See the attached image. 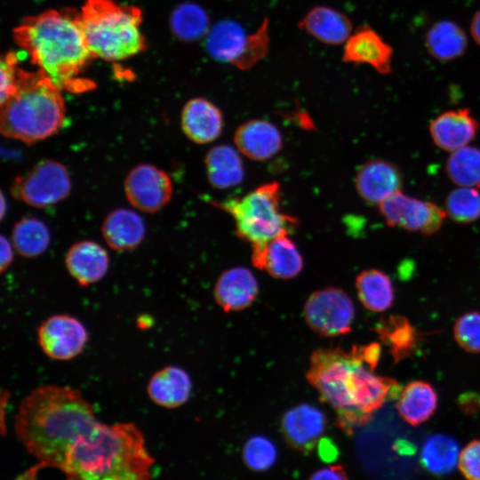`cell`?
<instances>
[{
    "mask_svg": "<svg viewBox=\"0 0 480 480\" xmlns=\"http://www.w3.org/2000/svg\"><path fill=\"white\" fill-rule=\"evenodd\" d=\"M100 421L79 389L43 385L21 401L15 416L16 435L36 464L20 480H35L39 469L60 468L74 442Z\"/></svg>",
    "mask_w": 480,
    "mask_h": 480,
    "instance_id": "obj_1",
    "label": "cell"
},
{
    "mask_svg": "<svg viewBox=\"0 0 480 480\" xmlns=\"http://www.w3.org/2000/svg\"><path fill=\"white\" fill-rule=\"evenodd\" d=\"M373 370L365 360L364 346H353L348 352L320 348L310 356L306 378L320 399L335 411L336 423L346 433L367 423L401 392L396 380L374 374Z\"/></svg>",
    "mask_w": 480,
    "mask_h": 480,
    "instance_id": "obj_2",
    "label": "cell"
},
{
    "mask_svg": "<svg viewBox=\"0 0 480 480\" xmlns=\"http://www.w3.org/2000/svg\"><path fill=\"white\" fill-rule=\"evenodd\" d=\"M13 38L38 71L60 89L92 88V82L78 76L93 58L82 29L80 12L65 8L28 17L13 30Z\"/></svg>",
    "mask_w": 480,
    "mask_h": 480,
    "instance_id": "obj_3",
    "label": "cell"
},
{
    "mask_svg": "<svg viewBox=\"0 0 480 480\" xmlns=\"http://www.w3.org/2000/svg\"><path fill=\"white\" fill-rule=\"evenodd\" d=\"M153 464L137 426L100 421L74 442L60 469L66 480H151Z\"/></svg>",
    "mask_w": 480,
    "mask_h": 480,
    "instance_id": "obj_4",
    "label": "cell"
},
{
    "mask_svg": "<svg viewBox=\"0 0 480 480\" xmlns=\"http://www.w3.org/2000/svg\"><path fill=\"white\" fill-rule=\"evenodd\" d=\"M60 90L40 71L19 68L17 89L1 104L2 134L30 144L57 133L66 119Z\"/></svg>",
    "mask_w": 480,
    "mask_h": 480,
    "instance_id": "obj_5",
    "label": "cell"
},
{
    "mask_svg": "<svg viewBox=\"0 0 480 480\" xmlns=\"http://www.w3.org/2000/svg\"><path fill=\"white\" fill-rule=\"evenodd\" d=\"M80 22L93 58L123 60L146 49L141 10L114 0H85Z\"/></svg>",
    "mask_w": 480,
    "mask_h": 480,
    "instance_id": "obj_6",
    "label": "cell"
},
{
    "mask_svg": "<svg viewBox=\"0 0 480 480\" xmlns=\"http://www.w3.org/2000/svg\"><path fill=\"white\" fill-rule=\"evenodd\" d=\"M212 204L228 212L235 220L236 236L252 244L262 245L298 226L295 218L281 210V188L272 181L241 196Z\"/></svg>",
    "mask_w": 480,
    "mask_h": 480,
    "instance_id": "obj_7",
    "label": "cell"
},
{
    "mask_svg": "<svg viewBox=\"0 0 480 480\" xmlns=\"http://www.w3.org/2000/svg\"><path fill=\"white\" fill-rule=\"evenodd\" d=\"M71 181L68 169L54 160H43L28 172L16 177L11 187L18 200L36 207L52 206L70 193Z\"/></svg>",
    "mask_w": 480,
    "mask_h": 480,
    "instance_id": "obj_8",
    "label": "cell"
},
{
    "mask_svg": "<svg viewBox=\"0 0 480 480\" xmlns=\"http://www.w3.org/2000/svg\"><path fill=\"white\" fill-rule=\"evenodd\" d=\"M303 315L313 332L320 336L336 337L351 331L355 307L343 290L325 287L310 294L304 305Z\"/></svg>",
    "mask_w": 480,
    "mask_h": 480,
    "instance_id": "obj_9",
    "label": "cell"
},
{
    "mask_svg": "<svg viewBox=\"0 0 480 480\" xmlns=\"http://www.w3.org/2000/svg\"><path fill=\"white\" fill-rule=\"evenodd\" d=\"M379 211L388 227L422 235L437 232L447 217L445 210L436 204L416 198L401 190L381 202Z\"/></svg>",
    "mask_w": 480,
    "mask_h": 480,
    "instance_id": "obj_10",
    "label": "cell"
},
{
    "mask_svg": "<svg viewBox=\"0 0 480 480\" xmlns=\"http://www.w3.org/2000/svg\"><path fill=\"white\" fill-rule=\"evenodd\" d=\"M89 340L87 329L77 318L53 315L37 329V340L43 352L52 359L67 361L80 355Z\"/></svg>",
    "mask_w": 480,
    "mask_h": 480,
    "instance_id": "obj_11",
    "label": "cell"
},
{
    "mask_svg": "<svg viewBox=\"0 0 480 480\" xmlns=\"http://www.w3.org/2000/svg\"><path fill=\"white\" fill-rule=\"evenodd\" d=\"M128 202L139 211L152 213L170 201L172 182L162 169L148 164H140L130 170L124 183Z\"/></svg>",
    "mask_w": 480,
    "mask_h": 480,
    "instance_id": "obj_12",
    "label": "cell"
},
{
    "mask_svg": "<svg viewBox=\"0 0 480 480\" xmlns=\"http://www.w3.org/2000/svg\"><path fill=\"white\" fill-rule=\"evenodd\" d=\"M326 428V417L317 407L300 404L284 412L281 429L287 444L301 452H311Z\"/></svg>",
    "mask_w": 480,
    "mask_h": 480,
    "instance_id": "obj_13",
    "label": "cell"
},
{
    "mask_svg": "<svg viewBox=\"0 0 480 480\" xmlns=\"http://www.w3.org/2000/svg\"><path fill=\"white\" fill-rule=\"evenodd\" d=\"M288 235L282 234L262 245L252 246V265L277 279L297 276L303 268V259Z\"/></svg>",
    "mask_w": 480,
    "mask_h": 480,
    "instance_id": "obj_14",
    "label": "cell"
},
{
    "mask_svg": "<svg viewBox=\"0 0 480 480\" xmlns=\"http://www.w3.org/2000/svg\"><path fill=\"white\" fill-rule=\"evenodd\" d=\"M342 60L354 65L366 64L387 75L392 72L393 49L373 28L361 26L344 44Z\"/></svg>",
    "mask_w": 480,
    "mask_h": 480,
    "instance_id": "obj_15",
    "label": "cell"
},
{
    "mask_svg": "<svg viewBox=\"0 0 480 480\" xmlns=\"http://www.w3.org/2000/svg\"><path fill=\"white\" fill-rule=\"evenodd\" d=\"M480 125L468 108L450 109L440 113L429 124V134L440 149L453 152L469 145Z\"/></svg>",
    "mask_w": 480,
    "mask_h": 480,
    "instance_id": "obj_16",
    "label": "cell"
},
{
    "mask_svg": "<svg viewBox=\"0 0 480 480\" xmlns=\"http://www.w3.org/2000/svg\"><path fill=\"white\" fill-rule=\"evenodd\" d=\"M355 185L364 201L379 205L401 190L403 174L396 164L384 159H373L360 167Z\"/></svg>",
    "mask_w": 480,
    "mask_h": 480,
    "instance_id": "obj_17",
    "label": "cell"
},
{
    "mask_svg": "<svg viewBox=\"0 0 480 480\" xmlns=\"http://www.w3.org/2000/svg\"><path fill=\"white\" fill-rule=\"evenodd\" d=\"M217 304L225 312L249 308L257 299L259 284L252 272L244 267H236L221 273L213 290Z\"/></svg>",
    "mask_w": 480,
    "mask_h": 480,
    "instance_id": "obj_18",
    "label": "cell"
},
{
    "mask_svg": "<svg viewBox=\"0 0 480 480\" xmlns=\"http://www.w3.org/2000/svg\"><path fill=\"white\" fill-rule=\"evenodd\" d=\"M184 134L193 142L206 144L215 140L223 130V116L220 108L204 98L187 101L180 115Z\"/></svg>",
    "mask_w": 480,
    "mask_h": 480,
    "instance_id": "obj_19",
    "label": "cell"
},
{
    "mask_svg": "<svg viewBox=\"0 0 480 480\" xmlns=\"http://www.w3.org/2000/svg\"><path fill=\"white\" fill-rule=\"evenodd\" d=\"M234 142L240 153L255 161H265L276 155L283 144L276 125L263 119L249 120L236 130Z\"/></svg>",
    "mask_w": 480,
    "mask_h": 480,
    "instance_id": "obj_20",
    "label": "cell"
},
{
    "mask_svg": "<svg viewBox=\"0 0 480 480\" xmlns=\"http://www.w3.org/2000/svg\"><path fill=\"white\" fill-rule=\"evenodd\" d=\"M66 268L80 286L87 287L100 281L109 267L108 252L91 240L74 244L65 257Z\"/></svg>",
    "mask_w": 480,
    "mask_h": 480,
    "instance_id": "obj_21",
    "label": "cell"
},
{
    "mask_svg": "<svg viewBox=\"0 0 480 480\" xmlns=\"http://www.w3.org/2000/svg\"><path fill=\"white\" fill-rule=\"evenodd\" d=\"M300 30L328 45L345 44L352 34V22L343 12L330 6L311 8L299 21Z\"/></svg>",
    "mask_w": 480,
    "mask_h": 480,
    "instance_id": "obj_22",
    "label": "cell"
},
{
    "mask_svg": "<svg viewBox=\"0 0 480 480\" xmlns=\"http://www.w3.org/2000/svg\"><path fill=\"white\" fill-rule=\"evenodd\" d=\"M192 382L188 372L174 365L165 366L150 378L147 392L157 405L173 409L184 404L189 398Z\"/></svg>",
    "mask_w": 480,
    "mask_h": 480,
    "instance_id": "obj_23",
    "label": "cell"
},
{
    "mask_svg": "<svg viewBox=\"0 0 480 480\" xmlns=\"http://www.w3.org/2000/svg\"><path fill=\"white\" fill-rule=\"evenodd\" d=\"M101 233L110 248L123 252L136 248L143 241L146 227L143 219L136 212L117 208L105 218Z\"/></svg>",
    "mask_w": 480,
    "mask_h": 480,
    "instance_id": "obj_24",
    "label": "cell"
},
{
    "mask_svg": "<svg viewBox=\"0 0 480 480\" xmlns=\"http://www.w3.org/2000/svg\"><path fill=\"white\" fill-rule=\"evenodd\" d=\"M247 36L239 22L222 20L206 35L205 50L213 60L234 66L244 51Z\"/></svg>",
    "mask_w": 480,
    "mask_h": 480,
    "instance_id": "obj_25",
    "label": "cell"
},
{
    "mask_svg": "<svg viewBox=\"0 0 480 480\" xmlns=\"http://www.w3.org/2000/svg\"><path fill=\"white\" fill-rule=\"evenodd\" d=\"M437 403V393L428 382L414 380L401 389L396 409L404 421L415 427L434 414Z\"/></svg>",
    "mask_w": 480,
    "mask_h": 480,
    "instance_id": "obj_26",
    "label": "cell"
},
{
    "mask_svg": "<svg viewBox=\"0 0 480 480\" xmlns=\"http://www.w3.org/2000/svg\"><path fill=\"white\" fill-rule=\"evenodd\" d=\"M206 175L216 188H229L240 184L244 177L242 158L236 149L226 144L212 148L204 158Z\"/></svg>",
    "mask_w": 480,
    "mask_h": 480,
    "instance_id": "obj_27",
    "label": "cell"
},
{
    "mask_svg": "<svg viewBox=\"0 0 480 480\" xmlns=\"http://www.w3.org/2000/svg\"><path fill=\"white\" fill-rule=\"evenodd\" d=\"M375 331L389 348L396 363L412 356L420 342V332L403 316L390 315L383 317L377 324Z\"/></svg>",
    "mask_w": 480,
    "mask_h": 480,
    "instance_id": "obj_28",
    "label": "cell"
},
{
    "mask_svg": "<svg viewBox=\"0 0 480 480\" xmlns=\"http://www.w3.org/2000/svg\"><path fill=\"white\" fill-rule=\"evenodd\" d=\"M425 45L433 58L449 61L464 54L468 46V38L465 31L455 22L440 20L428 30Z\"/></svg>",
    "mask_w": 480,
    "mask_h": 480,
    "instance_id": "obj_29",
    "label": "cell"
},
{
    "mask_svg": "<svg viewBox=\"0 0 480 480\" xmlns=\"http://www.w3.org/2000/svg\"><path fill=\"white\" fill-rule=\"evenodd\" d=\"M356 289L363 306L372 312H383L395 300V290L390 277L377 268L365 269L356 277Z\"/></svg>",
    "mask_w": 480,
    "mask_h": 480,
    "instance_id": "obj_30",
    "label": "cell"
},
{
    "mask_svg": "<svg viewBox=\"0 0 480 480\" xmlns=\"http://www.w3.org/2000/svg\"><path fill=\"white\" fill-rule=\"evenodd\" d=\"M460 446L452 436L436 434L424 443L420 452V460L427 470L435 475H445L458 465Z\"/></svg>",
    "mask_w": 480,
    "mask_h": 480,
    "instance_id": "obj_31",
    "label": "cell"
},
{
    "mask_svg": "<svg viewBox=\"0 0 480 480\" xmlns=\"http://www.w3.org/2000/svg\"><path fill=\"white\" fill-rule=\"evenodd\" d=\"M170 24L172 34L186 43L196 42L206 36L211 28L207 12L190 2L183 3L173 10Z\"/></svg>",
    "mask_w": 480,
    "mask_h": 480,
    "instance_id": "obj_32",
    "label": "cell"
},
{
    "mask_svg": "<svg viewBox=\"0 0 480 480\" xmlns=\"http://www.w3.org/2000/svg\"><path fill=\"white\" fill-rule=\"evenodd\" d=\"M50 242L48 227L37 218H22L16 222L12 231V245L25 258L40 256L47 250Z\"/></svg>",
    "mask_w": 480,
    "mask_h": 480,
    "instance_id": "obj_33",
    "label": "cell"
},
{
    "mask_svg": "<svg viewBox=\"0 0 480 480\" xmlns=\"http://www.w3.org/2000/svg\"><path fill=\"white\" fill-rule=\"evenodd\" d=\"M449 179L458 187L480 188V148L465 146L451 152L445 164Z\"/></svg>",
    "mask_w": 480,
    "mask_h": 480,
    "instance_id": "obj_34",
    "label": "cell"
},
{
    "mask_svg": "<svg viewBox=\"0 0 480 480\" xmlns=\"http://www.w3.org/2000/svg\"><path fill=\"white\" fill-rule=\"evenodd\" d=\"M447 216L460 224H469L480 219V191L476 188L458 187L445 199Z\"/></svg>",
    "mask_w": 480,
    "mask_h": 480,
    "instance_id": "obj_35",
    "label": "cell"
},
{
    "mask_svg": "<svg viewBox=\"0 0 480 480\" xmlns=\"http://www.w3.org/2000/svg\"><path fill=\"white\" fill-rule=\"evenodd\" d=\"M269 20L265 17L257 29L248 34L244 51L234 65L240 70H248L266 57L269 51Z\"/></svg>",
    "mask_w": 480,
    "mask_h": 480,
    "instance_id": "obj_36",
    "label": "cell"
},
{
    "mask_svg": "<svg viewBox=\"0 0 480 480\" xmlns=\"http://www.w3.org/2000/svg\"><path fill=\"white\" fill-rule=\"evenodd\" d=\"M242 454L244 462L250 469L264 471L275 464L277 450L269 438L257 435L247 440Z\"/></svg>",
    "mask_w": 480,
    "mask_h": 480,
    "instance_id": "obj_37",
    "label": "cell"
},
{
    "mask_svg": "<svg viewBox=\"0 0 480 480\" xmlns=\"http://www.w3.org/2000/svg\"><path fill=\"white\" fill-rule=\"evenodd\" d=\"M453 334L461 348L469 353H480V312L461 315L455 322Z\"/></svg>",
    "mask_w": 480,
    "mask_h": 480,
    "instance_id": "obj_38",
    "label": "cell"
},
{
    "mask_svg": "<svg viewBox=\"0 0 480 480\" xmlns=\"http://www.w3.org/2000/svg\"><path fill=\"white\" fill-rule=\"evenodd\" d=\"M1 104L4 103L16 91L18 83L19 60L15 53L8 52L1 60Z\"/></svg>",
    "mask_w": 480,
    "mask_h": 480,
    "instance_id": "obj_39",
    "label": "cell"
},
{
    "mask_svg": "<svg viewBox=\"0 0 480 480\" xmlns=\"http://www.w3.org/2000/svg\"><path fill=\"white\" fill-rule=\"evenodd\" d=\"M458 468L466 480H480V439L469 442L462 449Z\"/></svg>",
    "mask_w": 480,
    "mask_h": 480,
    "instance_id": "obj_40",
    "label": "cell"
},
{
    "mask_svg": "<svg viewBox=\"0 0 480 480\" xmlns=\"http://www.w3.org/2000/svg\"><path fill=\"white\" fill-rule=\"evenodd\" d=\"M308 480H348L342 465H332L314 472Z\"/></svg>",
    "mask_w": 480,
    "mask_h": 480,
    "instance_id": "obj_41",
    "label": "cell"
},
{
    "mask_svg": "<svg viewBox=\"0 0 480 480\" xmlns=\"http://www.w3.org/2000/svg\"><path fill=\"white\" fill-rule=\"evenodd\" d=\"M0 251H1V267L0 270L3 273L12 263L13 260V245L4 235L1 236L0 240Z\"/></svg>",
    "mask_w": 480,
    "mask_h": 480,
    "instance_id": "obj_42",
    "label": "cell"
},
{
    "mask_svg": "<svg viewBox=\"0 0 480 480\" xmlns=\"http://www.w3.org/2000/svg\"><path fill=\"white\" fill-rule=\"evenodd\" d=\"M470 32L475 42L480 45V11H478L472 18Z\"/></svg>",
    "mask_w": 480,
    "mask_h": 480,
    "instance_id": "obj_43",
    "label": "cell"
},
{
    "mask_svg": "<svg viewBox=\"0 0 480 480\" xmlns=\"http://www.w3.org/2000/svg\"><path fill=\"white\" fill-rule=\"evenodd\" d=\"M319 447L321 448V456L325 460H332L336 456V449L332 443L324 441L321 444H319Z\"/></svg>",
    "mask_w": 480,
    "mask_h": 480,
    "instance_id": "obj_44",
    "label": "cell"
},
{
    "mask_svg": "<svg viewBox=\"0 0 480 480\" xmlns=\"http://www.w3.org/2000/svg\"><path fill=\"white\" fill-rule=\"evenodd\" d=\"M1 201H2L1 215H2V218H3V216H4V209H5V206H4L5 204H4V196H2V200H1Z\"/></svg>",
    "mask_w": 480,
    "mask_h": 480,
    "instance_id": "obj_45",
    "label": "cell"
}]
</instances>
